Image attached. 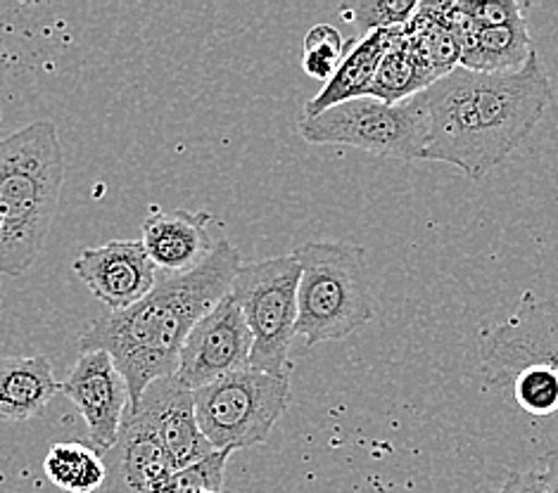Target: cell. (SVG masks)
Here are the masks:
<instances>
[{"label": "cell", "instance_id": "obj_1", "mask_svg": "<svg viewBox=\"0 0 558 493\" xmlns=\"http://www.w3.org/2000/svg\"><path fill=\"white\" fill-rule=\"evenodd\" d=\"M428 143L421 159L481 181L507 162L542 122L554 88L535 52L521 72L481 74L457 66L421 96Z\"/></svg>", "mask_w": 558, "mask_h": 493}, {"label": "cell", "instance_id": "obj_2", "mask_svg": "<svg viewBox=\"0 0 558 493\" xmlns=\"http://www.w3.org/2000/svg\"><path fill=\"white\" fill-rule=\"evenodd\" d=\"M241 266L238 249L219 239L195 271L162 275L150 295L131 309L93 321L78 340V352H108L126 380L129 408H136L155 380L177 375L185 337L229 295Z\"/></svg>", "mask_w": 558, "mask_h": 493}, {"label": "cell", "instance_id": "obj_3", "mask_svg": "<svg viewBox=\"0 0 558 493\" xmlns=\"http://www.w3.org/2000/svg\"><path fill=\"white\" fill-rule=\"evenodd\" d=\"M64 183L58 126L34 122L0 140V273L22 275L56 221Z\"/></svg>", "mask_w": 558, "mask_h": 493}, {"label": "cell", "instance_id": "obj_4", "mask_svg": "<svg viewBox=\"0 0 558 493\" xmlns=\"http://www.w3.org/2000/svg\"><path fill=\"white\" fill-rule=\"evenodd\" d=\"M300 261L298 335L310 346L350 337L374 321L376 299L366 249L344 243H304Z\"/></svg>", "mask_w": 558, "mask_h": 493}, {"label": "cell", "instance_id": "obj_5", "mask_svg": "<svg viewBox=\"0 0 558 493\" xmlns=\"http://www.w3.org/2000/svg\"><path fill=\"white\" fill-rule=\"evenodd\" d=\"M195 394V416L215 451H241L269 439L290 402V380L255 368L235 370Z\"/></svg>", "mask_w": 558, "mask_h": 493}, {"label": "cell", "instance_id": "obj_6", "mask_svg": "<svg viewBox=\"0 0 558 493\" xmlns=\"http://www.w3.org/2000/svg\"><path fill=\"white\" fill-rule=\"evenodd\" d=\"M300 273V261L288 255L243 263L231 285L255 340L250 368L276 378H288V352L298 335Z\"/></svg>", "mask_w": 558, "mask_h": 493}, {"label": "cell", "instance_id": "obj_7", "mask_svg": "<svg viewBox=\"0 0 558 493\" xmlns=\"http://www.w3.org/2000/svg\"><path fill=\"white\" fill-rule=\"evenodd\" d=\"M300 136L312 145H348L388 159H421L428 143V124L418 96L400 104L356 98L318 116L300 119Z\"/></svg>", "mask_w": 558, "mask_h": 493}, {"label": "cell", "instance_id": "obj_8", "mask_svg": "<svg viewBox=\"0 0 558 493\" xmlns=\"http://www.w3.org/2000/svg\"><path fill=\"white\" fill-rule=\"evenodd\" d=\"M485 386L511 384L518 370L547 366L558 375V301L523 292L507 321L481 337Z\"/></svg>", "mask_w": 558, "mask_h": 493}, {"label": "cell", "instance_id": "obj_9", "mask_svg": "<svg viewBox=\"0 0 558 493\" xmlns=\"http://www.w3.org/2000/svg\"><path fill=\"white\" fill-rule=\"evenodd\" d=\"M252 344L255 340L245 316L229 292L185 337L174 378L191 392L203 390L223 375L250 368Z\"/></svg>", "mask_w": 558, "mask_h": 493}, {"label": "cell", "instance_id": "obj_10", "mask_svg": "<svg viewBox=\"0 0 558 493\" xmlns=\"http://www.w3.org/2000/svg\"><path fill=\"white\" fill-rule=\"evenodd\" d=\"M60 392L82 412L96 451L108 453L114 444L129 408V386L108 352L78 356Z\"/></svg>", "mask_w": 558, "mask_h": 493}, {"label": "cell", "instance_id": "obj_11", "mask_svg": "<svg viewBox=\"0 0 558 493\" xmlns=\"http://www.w3.org/2000/svg\"><path fill=\"white\" fill-rule=\"evenodd\" d=\"M74 273L112 313L126 311L148 297L159 280L141 239H112L84 249L74 259Z\"/></svg>", "mask_w": 558, "mask_h": 493}, {"label": "cell", "instance_id": "obj_12", "mask_svg": "<svg viewBox=\"0 0 558 493\" xmlns=\"http://www.w3.org/2000/svg\"><path fill=\"white\" fill-rule=\"evenodd\" d=\"M105 456L114 493H169L177 474L165 444L138 408H126L117 444Z\"/></svg>", "mask_w": 558, "mask_h": 493}, {"label": "cell", "instance_id": "obj_13", "mask_svg": "<svg viewBox=\"0 0 558 493\" xmlns=\"http://www.w3.org/2000/svg\"><path fill=\"white\" fill-rule=\"evenodd\" d=\"M150 420L177 472L215 453L195 416V394L177 378H159L143 392L136 406Z\"/></svg>", "mask_w": 558, "mask_h": 493}, {"label": "cell", "instance_id": "obj_14", "mask_svg": "<svg viewBox=\"0 0 558 493\" xmlns=\"http://www.w3.org/2000/svg\"><path fill=\"white\" fill-rule=\"evenodd\" d=\"M209 223L211 214L207 211L150 207L143 221L141 243L157 273L177 278L195 271L217 247Z\"/></svg>", "mask_w": 558, "mask_h": 493}, {"label": "cell", "instance_id": "obj_15", "mask_svg": "<svg viewBox=\"0 0 558 493\" xmlns=\"http://www.w3.org/2000/svg\"><path fill=\"white\" fill-rule=\"evenodd\" d=\"M400 32L402 29L371 32L348 41L336 74L330 76V82L324 84V88L318 90L307 104H304L302 116H318L322 112L336 108V104L366 98L368 88L376 78L380 60L397 41Z\"/></svg>", "mask_w": 558, "mask_h": 493}, {"label": "cell", "instance_id": "obj_16", "mask_svg": "<svg viewBox=\"0 0 558 493\" xmlns=\"http://www.w3.org/2000/svg\"><path fill=\"white\" fill-rule=\"evenodd\" d=\"M62 382L52 375L46 356L20 358L10 356L0 361V418L22 422L32 420L60 392Z\"/></svg>", "mask_w": 558, "mask_h": 493}, {"label": "cell", "instance_id": "obj_17", "mask_svg": "<svg viewBox=\"0 0 558 493\" xmlns=\"http://www.w3.org/2000/svg\"><path fill=\"white\" fill-rule=\"evenodd\" d=\"M535 52L527 22L518 17L501 26L475 29L471 41L461 50L459 66L481 74H513L521 72Z\"/></svg>", "mask_w": 558, "mask_h": 493}, {"label": "cell", "instance_id": "obj_18", "mask_svg": "<svg viewBox=\"0 0 558 493\" xmlns=\"http://www.w3.org/2000/svg\"><path fill=\"white\" fill-rule=\"evenodd\" d=\"M435 82H440V78L433 74L428 64L416 58V52L407 46L400 32L397 41L385 52V58L378 64L374 84L368 88V98L400 104L421 96Z\"/></svg>", "mask_w": 558, "mask_h": 493}, {"label": "cell", "instance_id": "obj_19", "mask_svg": "<svg viewBox=\"0 0 558 493\" xmlns=\"http://www.w3.org/2000/svg\"><path fill=\"white\" fill-rule=\"evenodd\" d=\"M402 38L416 52V58L430 66L437 78L454 72L461 64V48L454 34L435 10L433 3H421L418 12L407 26H402Z\"/></svg>", "mask_w": 558, "mask_h": 493}, {"label": "cell", "instance_id": "obj_20", "mask_svg": "<svg viewBox=\"0 0 558 493\" xmlns=\"http://www.w3.org/2000/svg\"><path fill=\"white\" fill-rule=\"evenodd\" d=\"M48 479L68 493H93L108 482V463L102 453L78 442L50 446L44 460Z\"/></svg>", "mask_w": 558, "mask_h": 493}, {"label": "cell", "instance_id": "obj_21", "mask_svg": "<svg viewBox=\"0 0 558 493\" xmlns=\"http://www.w3.org/2000/svg\"><path fill=\"white\" fill-rule=\"evenodd\" d=\"M518 406L535 418H549L558 412V375L547 366H527L518 370L513 380Z\"/></svg>", "mask_w": 558, "mask_h": 493}, {"label": "cell", "instance_id": "obj_22", "mask_svg": "<svg viewBox=\"0 0 558 493\" xmlns=\"http://www.w3.org/2000/svg\"><path fill=\"white\" fill-rule=\"evenodd\" d=\"M416 0H362L340 8V15L354 22L364 34L383 29H402L418 12Z\"/></svg>", "mask_w": 558, "mask_h": 493}, {"label": "cell", "instance_id": "obj_23", "mask_svg": "<svg viewBox=\"0 0 558 493\" xmlns=\"http://www.w3.org/2000/svg\"><path fill=\"white\" fill-rule=\"evenodd\" d=\"M344 41L342 34L330 24H316L314 29L304 36V52H302V70L316 82H330L336 74L338 64L344 56Z\"/></svg>", "mask_w": 558, "mask_h": 493}, {"label": "cell", "instance_id": "obj_24", "mask_svg": "<svg viewBox=\"0 0 558 493\" xmlns=\"http://www.w3.org/2000/svg\"><path fill=\"white\" fill-rule=\"evenodd\" d=\"M229 458V451H215L205 460L179 470L171 479L169 493H223V470Z\"/></svg>", "mask_w": 558, "mask_h": 493}, {"label": "cell", "instance_id": "obj_25", "mask_svg": "<svg viewBox=\"0 0 558 493\" xmlns=\"http://www.w3.org/2000/svg\"><path fill=\"white\" fill-rule=\"evenodd\" d=\"M459 10L477 26V29H485V26H501L523 17V5L515 3V0H497V3H492V0H463V3H459Z\"/></svg>", "mask_w": 558, "mask_h": 493}, {"label": "cell", "instance_id": "obj_26", "mask_svg": "<svg viewBox=\"0 0 558 493\" xmlns=\"http://www.w3.org/2000/svg\"><path fill=\"white\" fill-rule=\"evenodd\" d=\"M499 493H549V489L547 479H544V470L537 465V468L511 472Z\"/></svg>", "mask_w": 558, "mask_h": 493}, {"label": "cell", "instance_id": "obj_27", "mask_svg": "<svg viewBox=\"0 0 558 493\" xmlns=\"http://www.w3.org/2000/svg\"><path fill=\"white\" fill-rule=\"evenodd\" d=\"M542 470L544 479H547L549 493H558V451H549L547 456L542 458Z\"/></svg>", "mask_w": 558, "mask_h": 493}, {"label": "cell", "instance_id": "obj_28", "mask_svg": "<svg viewBox=\"0 0 558 493\" xmlns=\"http://www.w3.org/2000/svg\"><path fill=\"white\" fill-rule=\"evenodd\" d=\"M0 247H3V221H0Z\"/></svg>", "mask_w": 558, "mask_h": 493}, {"label": "cell", "instance_id": "obj_29", "mask_svg": "<svg viewBox=\"0 0 558 493\" xmlns=\"http://www.w3.org/2000/svg\"><path fill=\"white\" fill-rule=\"evenodd\" d=\"M0 313H3V299H0Z\"/></svg>", "mask_w": 558, "mask_h": 493}]
</instances>
